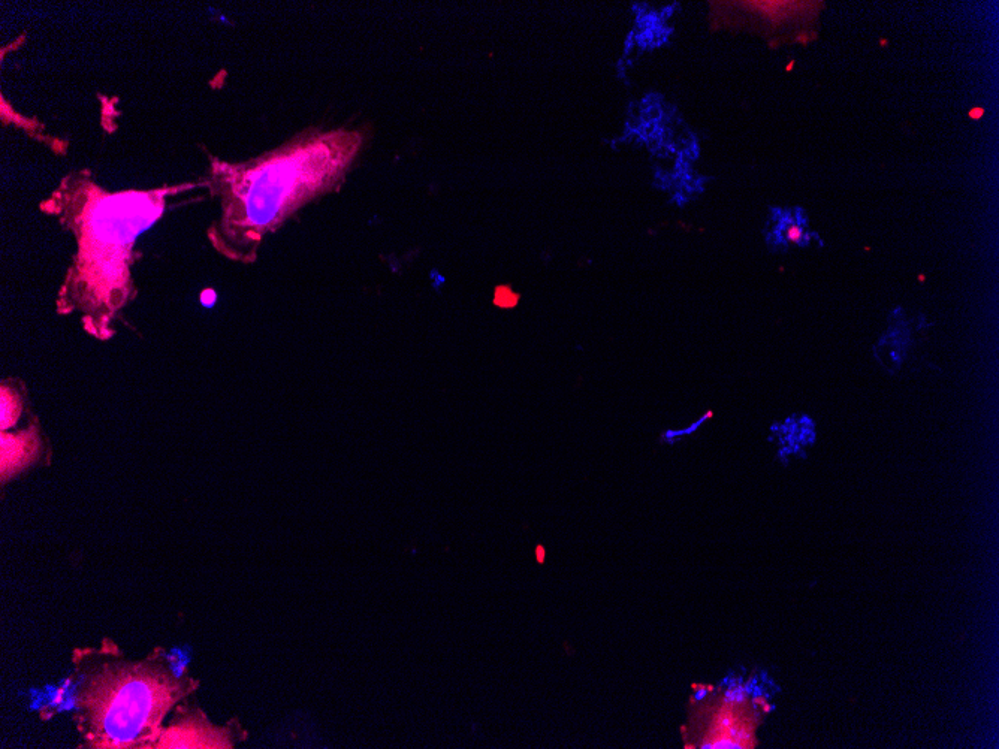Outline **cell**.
<instances>
[{
	"instance_id": "cell-1",
	"label": "cell",
	"mask_w": 999,
	"mask_h": 749,
	"mask_svg": "<svg viewBox=\"0 0 999 749\" xmlns=\"http://www.w3.org/2000/svg\"><path fill=\"white\" fill-rule=\"evenodd\" d=\"M367 141L365 128H307L244 162L208 156L201 186L220 208L207 232L211 246L231 261H255L267 235L343 186Z\"/></svg>"
},
{
	"instance_id": "cell-2",
	"label": "cell",
	"mask_w": 999,
	"mask_h": 749,
	"mask_svg": "<svg viewBox=\"0 0 999 749\" xmlns=\"http://www.w3.org/2000/svg\"><path fill=\"white\" fill-rule=\"evenodd\" d=\"M192 187L110 192L87 169L65 175L41 204L44 213L71 232L77 246L57 294V313L80 314L90 337L111 340L123 308L137 297L132 268L140 258L138 238L164 216L168 196Z\"/></svg>"
},
{
	"instance_id": "cell-3",
	"label": "cell",
	"mask_w": 999,
	"mask_h": 749,
	"mask_svg": "<svg viewBox=\"0 0 999 749\" xmlns=\"http://www.w3.org/2000/svg\"><path fill=\"white\" fill-rule=\"evenodd\" d=\"M74 720L80 748L153 749L168 717L198 690L199 682L158 649L126 660L104 640L74 654Z\"/></svg>"
},
{
	"instance_id": "cell-4",
	"label": "cell",
	"mask_w": 999,
	"mask_h": 749,
	"mask_svg": "<svg viewBox=\"0 0 999 749\" xmlns=\"http://www.w3.org/2000/svg\"><path fill=\"white\" fill-rule=\"evenodd\" d=\"M234 748L232 733L214 726L202 709L189 708L181 702L174 718L162 729L153 749H229Z\"/></svg>"
},
{
	"instance_id": "cell-5",
	"label": "cell",
	"mask_w": 999,
	"mask_h": 749,
	"mask_svg": "<svg viewBox=\"0 0 999 749\" xmlns=\"http://www.w3.org/2000/svg\"><path fill=\"white\" fill-rule=\"evenodd\" d=\"M42 455V440L36 425L17 433L0 431V477L2 485L32 467Z\"/></svg>"
},
{
	"instance_id": "cell-6",
	"label": "cell",
	"mask_w": 999,
	"mask_h": 749,
	"mask_svg": "<svg viewBox=\"0 0 999 749\" xmlns=\"http://www.w3.org/2000/svg\"><path fill=\"white\" fill-rule=\"evenodd\" d=\"M774 229L768 234V241L774 247L810 246L814 235L808 229L804 211L778 214Z\"/></svg>"
},
{
	"instance_id": "cell-7",
	"label": "cell",
	"mask_w": 999,
	"mask_h": 749,
	"mask_svg": "<svg viewBox=\"0 0 999 749\" xmlns=\"http://www.w3.org/2000/svg\"><path fill=\"white\" fill-rule=\"evenodd\" d=\"M772 431L777 433L780 439L781 450L778 456L781 459H786L792 453H801L804 456L805 453L802 452L804 446L813 445L816 440L814 422L808 416H792L786 419L784 424L774 425Z\"/></svg>"
},
{
	"instance_id": "cell-8",
	"label": "cell",
	"mask_w": 999,
	"mask_h": 749,
	"mask_svg": "<svg viewBox=\"0 0 999 749\" xmlns=\"http://www.w3.org/2000/svg\"><path fill=\"white\" fill-rule=\"evenodd\" d=\"M23 406V395L18 386L12 385L9 380L3 382L0 386V410H2L0 430L8 431L18 424L23 415Z\"/></svg>"
},
{
	"instance_id": "cell-9",
	"label": "cell",
	"mask_w": 999,
	"mask_h": 749,
	"mask_svg": "<svg viewBox=\"0 0 999 749\" xmlns=\"http://www.w3.org/2000/svg\"><path fill=\"white\" fill-rule=\"evenodd\" d=\"M711 416H712L711 412L706 413L705 416H702V418H700L699 421L696 422V424L691 425V427L687 428V430L667 431V433L663 434V439H665L666 442L673 443L675 442V440H678L679 437L687 436V434H693L694 431L699 430L700 425L705 424L706 419L711 418Z\"/></svg>"
},
{
	"instance_id": "cell-10",
	"label": "cell",
	"mask_w": 999,
	"mask_h": 749,
	"mask_svg": "<svg viewBox=\"0 0 999 749\" xmlns=\"http://www.w3.org/2000/svg\"><path fill=\"white\" fill-rule=\"evenodd\" d=\"M983 114H985V110H983V108H974V110L970 111V117L974 120L982 119Z\"/></svg>"
},
{
	"instance_id": "cell-11",
	"label": "cell",
	"mask_w": 999,
	"mask_h": 749,
	"mask_svg": "<svg viewBox=\"0 0 999 749\" xmlns=\"http://www.w3.org/2000/svg\"><path fill=\"white\" fill-rule=\"evenodd\" d=\"M705 696H706V690H700V691H697L696 699L700 700V699H702V697H705Z\"/></svg>"
}]
</instances>
